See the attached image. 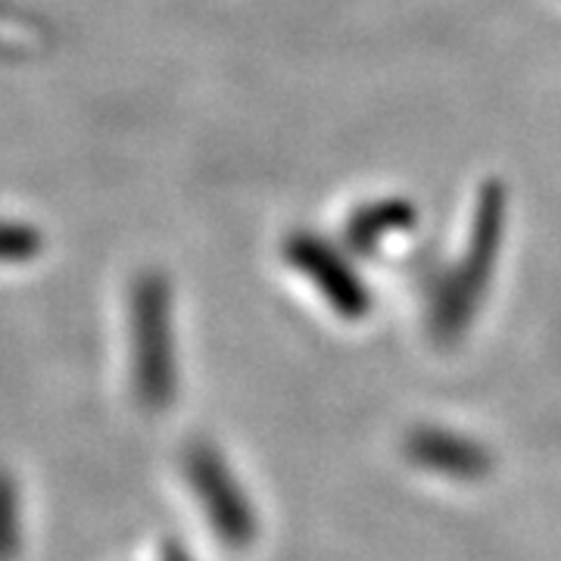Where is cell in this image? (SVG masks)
Instances as JSON below:
<instances>
[{
  "instance_id": "1",
  "label": "cell",
  "mask_w": 561,
  "mask_h": 561,
  "mask_svg": "<svg viewBox=\"0 0 561 561\" xmlns=\"http://www.w3.org/2000/svg\"><path fill=\"white\" fill-rule=\"evenodd\" d=\"M131 383L150 412L169 409L179 393L169 290L160 278H144L131 297Z\"/></svg>"
},
{
  "instance_id": "4",
  "label": "cell",
  "mask_w": 561,
  "mask_h": 561,
  "mask_svg": "<svg viewBox=\"0 0 561 561\" xmlns=\"http://www.w3.org/2000/svg\"><path fill=\"white\" fill-rule=\"evenodd\" d=\"M157 561H194V559H191V552H187V549H184L181 542L169 540L165 546H162L160 559H157Z\"/></svg>"
},
{
  "instance_id": "2",
  "label": "cell",
  "mask_w": 561,
  "mask_h": 561,
  "mask_svg": "<svg viewBox=\"0 0 561 561\" xmlns=\"http://www.w3.org/2000/svg\"><path fill=\"white\" fill-rule=\"evenodd\" d=\"M184 474L197 493L206 522L221 540L228 546H247L253 540V534H256L253 508L216 446L194 443L184 456Z\"/></svg>"
},
{
  "instance_id": "3",
  "label": "cell",
  "mask_w": 561,
  "mask_h": 561,
  "mask_svg": "<svg viewBox=\"0 0 561 561\" xmlns=\"http://www.w3.org/2000/svg\"><path fill=\"white\" fill-rule=\"evenodd\" d=\"M22 493L16 478L0 468V561H16L22 549Z\"/></svg>"
}]
</instances>
